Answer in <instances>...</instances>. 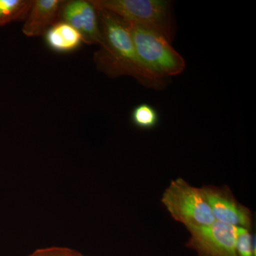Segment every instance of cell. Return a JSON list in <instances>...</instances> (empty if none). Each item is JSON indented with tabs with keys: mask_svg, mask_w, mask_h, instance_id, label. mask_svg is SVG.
Listing matches in <instances>:
<instances>
[{
	"mask_svg": "<svg viewBox=\"0 0 256 256\" xmlns=\"http://www.w3.org/2000/svg\"><path fill=\"white\" fill-rule=\"evenodd\" d=\"M64 2L60 0H35L33 1L22 28L28 36L44 34L50 26L56 22Z\"/></svg>",
	"mask_w": 256,
	"mask_h": 256,
	"instance_id": "ba28073f",
	"label": "cell"
},
{
	"mask_svg": "<svg viewBox=\"0 0 256 256\" xmlns=\"http://www.w3.org/2000/svg\"><path fill=\"white\" fill-rule=\"evenodd\" d=\"M98 12L102 34L100 50L96 54L98 68L110 77L130 76L149 88H164L168 80L152 73L140 60L128 23L108 12Z\"/></svg>",
	"mask_w": 256,
	"mask_h": 256,
	"instance_id": "6da1fadb",
	"label": "cell"
},
{
	"mask_svg": "<svg viewBox=\"0 0 256 256\" xmlns=\"http://www.w3.org/2000/svg\"><path fill=\"white\" fill-rule=\"evenodd\" d=\"M164 206L175 220L188 227L205 226L216 220L200 188L182 178L173 180L162 198Z\"/></svg>",
	"mask_w": 256,
	"mask_h": 256,
	"instance_id": "277c9868",
	"label": "cell"
},
{
	"mask_svg": "<svg viewBox=\"0 0 256 256\" xmlns=\"http://www.w3.org/2000/svg\"><path fill=\"white\" fill-rule=\"evenodd\" d=\"M98 12L90 1L72 0L64 2L60 16L63 21L82 35L84 43L100 44L102 34L98 18Z\"/></svg>",
	"mask_w": 256,
	"mask_h": 256,
	"instance_id": "52a82bcc",
	"label": "cell"
},
{
	"mask_svg": "<svg viewBox=\"0 0 256 256\" xmlns=\"http://www.w3.org/2000/svg\"><path fill=\"white\" fill-rule=\"evenodd\" d=\"M132 124L141 129H152L159 122L158 111L150 105L144 104L133 109L131 114Z\"/></svg>",
	"mask_w": 256,
	"mask_h": 256,
	"instance_id": "8fae6325",
	"label": "cell"
},
{
	"mask_svg": "<svg viewBox=\"0 0 256 256\" xmlns=\"http://www.w3.org/2000/svg\"><path fill=\"white\" fill-rule=\"evenodd\" d=\"M28 256H82L80 252L65 247H48L37 249Z\"/></svg>",
	"mask_w": 256,
	"mask_h": 256,
	"instance_id": "4fadbf2b",
	"label": "cell"
},
{
	"mask_svg": "<svg viewBox=\"0 0 256 256\" xmlns=\"http://www.w3.org/2000/svg\"><path fill=\"white\" fill-rule=\"evenodd\" d=\"M200 191L216 220L236 227L250 228L252 218L250 210L238 203L228 188L204 186Z\"/></svg>",
	"mask_w": 256,
	"mask_h": 256,
	"instance_id": "8992f818",
	"label": "cell"
},
{
	"mask_svg": "<svg viewBox=\"0 0 256 256\" xmlns=\"http://www.w3.org/2000/svg\"><path fill=\"white\" fill-rule=\"evenodd\" d=\"M191 234L188 247L200 256H237L238 227L216 220L205 226L188 227Z\"/></svg>",
	"mask_w": 256,
	"mask_h": 256,
	"instance_id": "5b68a950",
	"label": "cell"
},
{
	"mask_svg": "<svg viewBox=\"0 0 256 256\" xmlns=\"http://www.w3.org/2000/svg\"><path fill=\"white\" fill-rule=\"evenodd\" d=\"M32 0H0V26L26 18Z\"/></svg>",
	"mask_w": 256,
	"mask_h": 256,
	"instance_id": "30bf717a",
	"label": "cell"
},
{
	"mask_svg": "<svg viewBox=\"0 0 256 256\" xmlns=\"http://www.w3.org/2000/svg\"><path fill=\"white\" fill-rule=\"evenodd\" d=\"M98 11H106L165 37L174 36L172 4L166 0H90Z\"/></svg>",
	"mask_w": 256,
	"mask_h": 256,
	"instance_id": "7a4b0ae2",
	"label": "cell"
},
{
	"mask_svg": "<svg viewBox=\"0 0 256 256\" xmlns=\"http://www.w3.org/2000/svg\"><path fill=\"white\" fill-rule=\"evenodd\" d=\"M45 42L50 50L58 53H68L84 43L82 35L64 21L56 22L44 34Z\"/></svg>",
	"mask_w": 256,
	"mask_h": 256,
	"instance_id": "9c48e42d",
	"label": "cell"
},
{
	"mask_svg": "<svg viewBox=\"0 0 256 256\" xmlns=\"http://www.w3.org/2000/svg\"><path fill=\"white\" fill-rule=\"evenodd\" d=\"M127 23L138 56L152 73L166 80L182 73L186 62L171 42L156 32Z\"/></svg>",
	"mask_w": 256,
	"mask_h": 256,
	"instance_id": "3957f363",
	"label": "cell"
},
{
	"mask_svg": "<svg viewBox=\"0 0 256 256\" xmlns=\"http://www.w3.org/2000/svg\"><path fill=\"white\" fill-rule=\"evenodd\" d=\"M237 256H256L255 238L248 229L238 227L236 238Z\"/></svg>",
	"mask_w": 256,
	"mask_h": 256,
	"instance_id": "7c38bea8",
	"label": "cell"
}]
</instances>
